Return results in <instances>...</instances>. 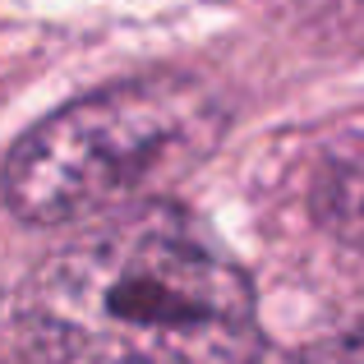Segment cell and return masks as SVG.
<instances>
[{
    "instance_id": "2",
    "label": "cell",
    "mask_w": 364,
    "mask_h": 364,
    "mask_svg": "<svg viewBox=\"0 0 364 364\" xmlns=\"http://www.w3.org/2000/svg\"><path fill=\"white\" fill-rule=\"evenodd\" d=\"M226 134V111L189 74H148L65 102L9 148L0 194L28 226L111 213L189 171Z\"/></svg>"
},
{
    "instance_id": "1",
    "label": "cell",
    "mask_w": 364,
    "mask_h": 364,
    "mask_svg": "<svg viewBox=\"0 0 364 364\" xmlns=\"http://www.w3.org/2000/svg\"><path fill=\"white\" fill-rule=\"evenodd\" d=\"M23 332L42 364H254L245 267L176 203L120 208L33 272Z\"/></svg>"
}]
</instances>
